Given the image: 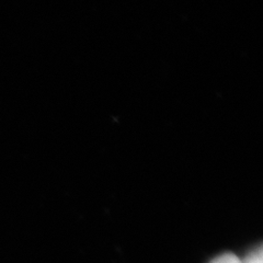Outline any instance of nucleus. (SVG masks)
<instances>
[{"label": "nucleus", "instance_id": "nucleus-1", "mask_svg": "<svg viewBox=\"0 0 263 263\" xmlns=\"http://www.w3.org/2000/svg\"><path fill=\"white\" fill-rule=\"evenodd\" d=\"M211 263H242V261L238 257H236L235 254L226 253L216 259H214Z\"/></svg>", "mask_w": 263, "mask_h": 263}, {"label": "nucleus", "instance_id": "nucleus-2", "mask_svg": "<svg viewBox=\"0 0 263 263\" xmlns=\"http://www.w3.org/2000/svg\"><path fill=\"white\" fill-rule=\"evenodd\" d=\"M242 263H262V251H261V249L258 252L252 253L251 256L247 258V260Z\"/></svg>", "mask_w": 263, "mask_h": 263}]
</instances>
